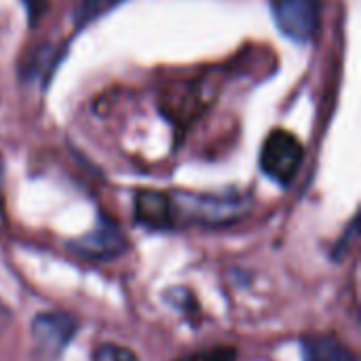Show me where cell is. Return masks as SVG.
Returning <instances> with one entry per match:
<instances>
[{"label": "cell", "instance_id": "obj_3", "mask_svg": "<svg viewBox=\"0 0 361 361\" xmlns=\"http://www.w3.org/2000/svg\"><path fill=\"white\" fill-rule=\"evenodd\" d=\"M173 205L180 207V212L205 226H222L239 220L247 212V199L243 197H216V195H180L173 199Z\"/></svg>", "mask_w": 361, "mask_h": 361}, {"label": "cell", "instance_id": "obj_1", "mask_svg": "<svg viewBox=\"0 0 361 361\" xmlns=\"http://www.w3.org/2000/svg\"><path fill=\"white\" fill-rule=\"evenodd\" d=\"M302 161H305V146L294 133L286 129H275L269 133L260 152V169L267 178H271L281 186H290Z\"/></svg>", "mask_w": 361, "mask_h": 361}, {"label": "cell", "instance_id": "obj_13", "mask_svg": "<svg viewBox=\"0 0 361 361\" xmlns=\"http://www.w3.org/2000/svg\"><path fill=\"white\" fill-rule=\"evenodd\" d=\"M0 184H2V163H0Z\"/></svg>", "mask_w": 361, "mask_h": 361}, {"label": "cell", "instance_id": "obj_12", "mask_svg": "<svg viewBox=\"0 0 361 361\" xmlns=\"http://www.w3.org/2000/svg\"><path fill=\"white\" fill-rule=\"evenodd\" d=\"M21 2L25 6L30 25H34V23H38V19H42L44 11H47V4H49V0H21Z\"/></svg>", "mask_w": 361, "mask_h": 361}, {"label": "cell", "instance_id": "obj_4", "mask_svg": "<svg viewBox=\"0 0 361 361\" xmlns=\"http://www.w3.org/2000/svg\"><path fill=\"white\" fill-rule=\"evenodd\" d=\"M271 13L281 30L294 42H311L319 27V0H269Z\"/></svg>", "mask_w": 361, "mask_h": 361}, {"label": "cell", "instance_id": "obj_7", "mask_svg": "<svg viewBox=\"0 0 361 361\" xmlns=\"http://www.w3.org/2000/svg\"><path fill=\"white\" fill-rule=\"evenodd\" d=\"M135 220L150 231H169L176 224L173 199L159 190H140L135 195Z\"/></svg>", "mask_w": 361, "mask_h": 361}, {"label": "cell", "instance_id": "obj_6", "mask_svg": "<svg viewBox=\"0 0 361 361\" xmlns=\"http://www.w3.org/2000/svg\"><path fill=\"white\" fill-rule=\"evenodd\" d=\"M70 247L72 252L89 260H110L127 250V237L114 222L99 220V224L93 231L72 241Z\"/></svg>", "mask_w": 361, "mask_h": 361}, {"label": "cell", "instance_id": "obj_10", "mask_svg": "<svg viewBox=\"0 0 361 361\" xmlns=\"http://www.w3.org/2000/svg\"><path fill=\"white\" fill-rule=\"evenodd\" d=\"M91 361H140L137 355L127 349V347H121V345H114V343H106V345H99L93 353Z\"/></svg>", "mask_w": 361, "mask_h": 361}, {"label": "cell", "instance_id": "obj_2", "mask_svg": "<svg viewBox=\"0 0 361 361\" xmlns=\"http://www.w3.org/2000/svg\"><path fill=\"white\" fill-rule=\"evenodd\" d=\"M78 332V322L63 311L38 313L30 326L32 353L36 361H57Z\"/></svg>", "mask_w": 361, "mask_h": 361}, {"label": "cell", "instance_id": "obj_9", "mask_svg": "<svg viewBox=\"0 0 361 361\" xmlns=\"http://www.w3.org/2000/svg\"><path fill=\"white\" fill-rule=\"evenodd\" d=\"M118 2L121 0H80L78 8L74 11V23L78 27H82L89 21H93L99 15H104L106 11H110L112 6H116Z\"/></svg>", "mask_w": 361, "mask_h": 361}, {"label": "cell", "instance_id": "obj_5", "mask_svg": "<svg viewBox=\"0 0 361 361\" xmlns=\"http://www.w3.org/2000/svg\"><path fill=\"white\" fill-rule=\"evenodd\" d=\"M161 112L178 127H186L195 116H199L207 99L203 95V85L201 82H173L169 85L163 95H161Z\"/></svg>", "mask_w": 361, "mask_h": 361}, {"label": "cell", "instance_id": "obj_11", "mask_svg": "<svg viewBox=\"0 0 361 361\" xmlns=\"http://www.w3.org/2000/svg\"><path fill=\"white\" fill-rule=\"evenodd\" d=\"M178 361H237V351L228 347H214V349L190 353Z\"/></svg>", "mask_w": 361, "mask_h": 361}, {"label": "cell", "instance_id": "obj_8", "mask_svg": "<svg viewBox=\"0 0 361 361\" xmlns=\"http://www.w3.org/2000/svg\"><path fill=\"white\" fill-rule=\"evenodd\" d=\"M302 361H355V355L336 336L313 334L302 341Z\"/></svg>", "mask_w": 361, "mask_h": 361}]
</instances>
